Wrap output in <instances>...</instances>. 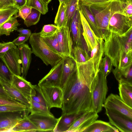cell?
Here are the masks:
<instances>
[{"label":"cell","mask_w":132,"mask_h":132,"mask_svg":"<svg viewBox=\"0 0 132 132\" xmlns=\"http://www.w3.org/2000/svg\"><path fill=\"white\" fill-rule=\"evenodd\" d=\"M79 12L82 28L83 36L88 50L90 52L97 44L99 38L95 34L80 10Z\"/></svg>","instance_id":"obj_17"},{"label":"cell","mask_w":132,"mask_h":132,"mask_svg":"<svg viewBox=\"0 0 132 132\" xmlns=\"http://www.w3.org/2000/svg\"><path fill=\"white\" fill-rule=\"evenodd\" d=\"M116 127L109 122L96 120L86 129L83 132H119Z\"/></svg>","instance_id":"obj_26"},{"label":"cell","mask_w":132,"mask_h":132,"mask_svg":"<svg viewBox=\"0 0 132 132\" xmlns=\"http://www.w3.org/2000/svg\"><path fill=\"white\" fill-rule=\"evenodd\" d=\"M108 0H79L78 3L88 7L92 5L105 2Z\"/></svg>","instance_id":"obj_48"},{"label":"cell","mask_w":132,"mask_h":132,"mask_svg":"<svg viewBox=\"0 0 132 132\" xmlns=\"http://www.w3.org/2000/svg\"><path fill=\"white\" fill-rule=\"evenodd\" d=\"M98 117L93 110L85 112L75 120L67 132H83Z\"/></svg>","instance_id":"obj_14"},{"label":"cell","mask_w":132,"mask_h":132,"mask_svg":"<svg viewBox=\"0 0 132 132\" xmlns=\"http://www.w3.org/2000/svg\"><path fill=\"white\" fill-rule=\"evenodd\" d=\"M65 9V3L64 2L60 3L54 21L55 24L59 28L62 27L67 26Z\"/></svg>","instance_id":"obj_31"},{"label":"cell","mask_w":132,"mask_h":132,"mask_svg":"<svg viewBox=\"0 0 132 132\" xmlns=\"http://www.w3.org/2000/svg\"><path fill=\"white\" fill-rule=\"evenodd\" d=\"M110 124L119 131L132 132V119L120 113L105 109Z\"/></svg>","instance_id":"obj_12"},{"label":"cell","mask_w":132,"mask_h":132,"mask_svg":"<svg viewBox=\"0 0 132 132\" xmlns=\"http://www.w3.org/2000/svg\"><path fill=\"white\" fill-rule=\"evenodd\" d=\"M42 38L47 45L53 52L63 58L65 56L62 51L56 33L50 36Z\"/></svg>","instance_id":"obj_29"},{"label":"cell","mask_w":132,"mask_h":132,"mask_svg":"<svg viewBox=\"0 0 132 132\" xmlns=\"http://www.w3.org/2000/svg\"><path fill=\"white\" fill-rule=\"evenodd\" d=\"M108 89L106 77L99 70L96 84L92 94V109L96 113L102 110Z\"/></svg>","instance_id":"obj_5"},{"label":"cell","mask_w":132,"mask_h":132,"mask_svg":"<svg viewBox=\"0 0 132 132\" xmlns=\"http://www.w3.org/2000/svg\"><path fill=\"white\" fill-rule=\"evenodd\" d=\"M56 35L62 51L65 56H72L73 42L69 28L62 27L60 28Z\"/></svg>","instance_id":"obj_16"},{"label":"cell","mask_w":132,"mask_h":132,"mask_svg":"<svg viewBox=\"0 0 132 132\" xmlns=\"http://www.w3.org/2000/svg\"><path fill=\"white\" fill-rule=\"evenodd\" d=\"M26 5L37 10L43 14L48 11V4L42 0H27Z\"/></svg>","instance_id":"obj_37"},{"label":"cell","mask_w":132,"mask_h":132,"mask_svg":"<svg viewBox=\"0 0 132 132\" xmlns=\"http://www.w3.org/2000/svg\"><path fill=\"white\" fill-rule=\"evenodd\" d=\"M16 18L14 15L9 19L0 26V32L1 35H9L11 33L17 30L18 27L20 25Z\"/></svg>","instance_id":"obj_28"},{"label":"cell","mask_w":132,"mask_h":132,"mask_svg":"<svg viewBox=\"0 0 132 132\" xmlns=\"http://www.w3.org/2000/svg\"><path fill=\"white\" fill-rule=\"evenodd\" d=\"M43 0L44 2L46 3L47 4H48L50 3L51 0Z\"/></svg>","instance_id":"obj_53"},{"label":"cell","mask_w":132,"mask_h":132,"mask_svg":"<svg viewBox=\"0 0 132 132\" xmlns=\"http://www.w3.org/2000/svg\"><path fill=\"white\" fill-rule=\"evenodd\" d=\"M19 10L11 6L0 9V26L11 17L18 13Z\"/></svg>","instance_id":"obj_36"},{"label":"cell","mask_w":132,"mask_h":132,"mask_svg":"<svg viewBox=\"0 0 132 132\" xmlns=\"http://www.w3.org/2000/svg\"><path fill=\"white\" fill-rule=\"evenodd\" d=\"M78 5L79 10L82 12L95 34L98 38H102V31L97 24L94 16L89 7L79 3Z\"/></svg>","instance_id":"obj_22"},{"label":"cell","mask_w":132,"mask_h":132,"mask_svg":"<svg viewBox=\"0 0 132 132\" xmlns=\"http://www.w3.org/2000/svg\"><path fill=\"white\" fill-rule=\"evenodd\" d=\"M32 8L26 5L19 9L18 13L14 16L16 18H20L24 20L30 13Z\"/></svg>","instance_id":"obj_44"},{"label":"cell","mask_w":132,"mask_h":132,"mask_svg":"<svg viewBox=\"0 0 132 132\" xmlns=\"http://www.w3.org/2000/svg\"><path fill=\"white\" fill-rule=\"evenodd\" d=\"M0 82L6 92L11 97L30 108V102L28 99L13 86L11 83L0 78Z\"/></svg>","instance_id":"obj_21"},{"label":"cell","mask_w":132,"mask_h":132,"mask_svg":"<svg viewBox=\"0 0 132 132\" xmlns=\"http://www.w3.org/2000/svg\"><path fill=\"white\" fill-rule=\"evenodd\" d=\"M113 65L110 59L107 56L105 55L104 57L102 59L100 70L106 77L112 71Z\"/></svg>","instance_id":"obj_40"},{"label":"cell","mask_w":132,"mask_h":132,"mask_svg":"<svg viewBox=\"0 0 132 132\" xmlns=\"http://www.w3.org/2000/svg\"><path fill=\"white\" fill-rule=\"evenodd\" d=\"M30 112L29 108L22 111L0 112V132L10 131L21 119Z\"/></svg>","instance_id":"obj_8"},{"label":"cell","mask_w":132,"mask_h":132,"mask_svg":"<svg viewBox=\"0 0 132 132\" xmlns=\"http://www.w3.org/2000/svg\"><path fill=\"white\" fill-rule=\"evenodd\" d=\"M132 28V17L123 14L116 13L110 18L108 28L110 32L121 35Z\"/></svg>","instance_id":"obj_9"},{"label":"cell","mask_w":132,"mask_h":132,"mask_svg":"<svg viewBox=\"0 0 132 132\" xmlns=\"http://www.w3.org/2000/svg\"><path fill=\"white\" fill-rule=\"evenodd\" d=\"M0 94L11 97L4 90L2 85L0 82ZM12 98V97H11Z\"/></svg>","instance_id":"obj_52"},{"label":"cell","mask_w":132,"mask_h":132,"mask_svg":"<svg viewBox=\"0 0 132 132\" xmlns=\"http://www.w3.org/2000/svg\"><path fill=\"white\" fill-rule=\"evenodd\" d=\"M14 75L0 56V78L11 83Z\"/></svg>","instance_id":"obj_35"},{"label":"cell","mask_w":132,"mask_h":132,"mask_svg":"<svg viewBox=\"0 0 132 132\" xmlns=\"http://www.w3.org/2000/svg\"><path fill=\"white\" fill-rule=\"evenodd\" d=\"M16 47L12 42L0 43V56H2L10 49Z\"/></svg>","instance_id":"obj_45"},{"label":"cell","mask_w":132,"mask_h":132,"mask_svg":"<svg viewBox=\"0 0 132 132\" xmlns=\"http://www.w3.org/2000/svg\"><path fill=\"white\" fill-rule=\"evenodd\" d=\"M30 36L27 35H20L12 42L16 46L23 44L29 39Z\"/></svg>","instance_id":"obj_46"},{"label":"cell","mask_w":132,"mask_h":132,"mask_svg":"<svg viewBox=\"0 0 132 132\" xmlns=\"http://www.w3.org/2000/svg\"><path fill=\"white\" fill-rule=\"evenodd\" d=\"M103 39L104 55L114 67L124 69L132 65V28L121 35L110 32Z\"/></svg>","instance_id":"obj_2"},{"label":"cell","mask_w":132,"mask_h":132,"mask_svg":"<svg viewBox=\"0 0 132 132\" xmlns=\"http://www.w3.org/2000/svg\"><path fill=\"white\" fill-rule=\"evenodd\" d=\"M72 55L76 62L78 63H85L90 59V53L78 46L73 47Z\"/></svg>","instance_id":"obj_30"},{"label":"cell","mask_w":132,"mask_h":132,"mask_svg":"<svg viewBox=\"0 0 132 132\" xmlns=\"http://www.w3.org/2000/svg\"><path fill=\"white\" fill-rule=\"evenodd\" d=\"M41 14L38 11L32 8L30 13L24 20V24L28 27L37 24L40 20Z\"/></svg>","instance_id":"obj_38"},{"label":"cell","mask_w":132,"mask_h":132,"mask_svg":"<svg viewBox=\"0 0 132 132\" xmlns=\"http://www.w3.org/2000/svg\"><path fill=\"white\" fill-rule=\"evenodd\" d=\"M83 113L62 115L53 132H67L75 120Z\"/></svg>","instance_id":"obj_25"},{"label":"cell","mask_w":132,"mask_h":132,"mask_svg":"<svg viewBox=\"0 0 132 132\" xmlns=\"http://www.w3.org/2000/svg\"><path fill=\"white\" fill-rule=\"evenodd\" d=\"M78 1H79V0H77Z\"/></svg>","instance_id":"obj_56"},{"label":"cell","mask_w":132,"mask_h":132,"mask_svg":"<svg viewBox=\"0 0 132 132\" xmlns=\"http://www.w3.org/2000/svg\"><path fill=\"white\" fill-rule=\"evenodd\" d=\"M118 82L119 96L126 104L132 108V82L121 79Z\"/></svg>","instance_id":"obj_23"},{"label":"cell","mask_w":132,"mask_h":132,"mask_svg":"<svg viewBox=\"0 0 132 132\" xmlns=\"http://www.w3.org/2000/svg\"><path fill=\"white\" fill-rule=\"evenodd\" d=\"M124 11L126 15L132 17V0H126Z\"/></svg>","instance_id":"obj_47"},{"label":"cell","mask_w":132,"mask_h":132,"mask_svg":"<svg viewBox=\"0 0 132 132\" xmlns=\"http://www.w3.org/2000/svg\"><path fill=\"white\" fill-rule=\"evenodd\" d=\"M62 61L60 86L61 88L77 67L76 62L72 56H65L63 59Z\"/></svg>","instance_id":"obj_19"},{"label":"cell","mask_w":132,"mask_h":132,"mask_svg":"<svg viewBox=\"0 0 132 132\" xmlns=\"http://www.w3.org/2000/svg\"><path fill=\"white\" fill-rule=\"evenodd\" d=\"M62 60L52 67L49 72L41 80L38 85L47 86H60Z\"/></svg>","instance_id":"obj_15"},{"label":"cell","mask_w":132,"mask_h":132,"mask_svg":"<svg viewBox=\"0 0 132 132\" xmlns=\"http://www.w3.org/2000/svg\"><path fill=\"white\" fill-rule=\"evenodd\" d=\"M29 101V109L31 114L53 116L50 112V110L46 106L34 101L31 99Z\"/></svg>","instance_id":"obj_33"},{"label":"cell","mask_w":132,"mask_h":132,"mask_svg":"<svg viewBox=\"0 0 132 132\" xmlns=\"http://www.w3.org/2000/svg\"><path fill=\"white\" fill-rule=\"evenodd\" d=\"M7 105L29 108L11 97L0 94V105Z\"/></svg>","instance_id":"obj_39"},{"label":"cell","mask_w":132,"mask_h":132,"mask_svg":"<svg viewBox=\"0 0 132 132\" xmlns=\"http://www.w3.org/2000/svg\"><path fill=\"white\" fill-rule=\"evenodd\" d=\"M10 131L38 132V130L36 126L26 116L21 119Z\"/></svg>","instance_id":"obj_27"},{"label":"cell","mask_w":132,"mask_h":132,"mask_svg":"<svg viewBox=\"0 0 132 132\" xmlns=\"http://www.w3.org/2000/svg\"><path fill=\"white\" fill-rule=\"evenodd\" d=\"M29 108L10 105H0V112L22 111Z\"/></svg>","instance_id":"obj_43"},{"label":"cell","mask_w":132,"mask_h":132,"mask_svg":"<svg viewBox=\"0 0 132 132\" xmlns=\"http://www.w3.org/2000/svg\"><path fill=\"white\" fill-rule=\"evenodd\" d=\"M11 84L29 100L31 97L36 93L33 85L21 76L14 75Z\"/></svg>","instance_id":"obj_18"},{"label":"cell","mask_w":132,"mask_h":132,"mask_svg":"<svg viewBox=\"0 0 132 132\" xmlns=\"http://www.w3.org/2000/svg\"><path fill=\"white\" fill-rule=\"evenodd\" d=\"M33 86L36 91V93L34 95L31 97L30 99H31L34 101L46 106L48 108V106L38 91L37 85H33Z\"/></svg>","instance_id":"obj_42"},{"label":"cell","mask_w":132,"mask_h":132,"mask_svg":"<svg viewBox=\"0 0 132 132\" xmlns=\"http://www.w3.org/2000/svg\"><path fill=\"white\" fill-rule=\"evenodd\" d=\"M27 117L37 128L38 132L53 131L60 119L54 116L31 114Z\"/></svg>","instance_id":"obj_11"},{"label":"cell","mask_w":132,"mask_h":132,"mask_svg":"<svg viewBox=\"0 0 132 132\" xmlns=\"http://www.w3.org/2000/svg\"><path fill=\"white\" fill-rule=\"evenodd\" d=\"M112 71L118 82L121 79L132 82V66L125 69H119L115 67Z\"/></svg>","instance_id":"obj_32"},{"label":"cell","mask_w":132,"mask_h":132,"mask_svg":"<svg viewBox=\"0 0 132 132\" xmlns=\"http://www.w3.org/2000/svg\"><path fill=\"white\" fill-rule=\"evenodd\" d=\"M11 6L15 7L13 0H0V9Z\"/></svg>","instance_id":"obj_49"},{"label":"cell","mask_w":132,"mask_h":132,"mask_svg":"<svg viewBox=\"0 0 132 132\" xmlns=\"http://www.w3.org/2000/svg\"><path fill=\"white\" fill-rule=\"evenodd\" d=\"M20 59L21 62V76L25 78L30 67L31 62V48L28 44L24 43L18 46Z\"/></svg>","instance_id":"obj_20"},{"label":"cell","mask_w":132,"mask_h":132,"mask_svg":"<svg viewBox=\"0 0 132 132\" xmlns=\"http://www.w3.org/2000/svg\"><path fill=\"white\" fill-rule=\"evenodd\" d=\"M104 43L103 39L99 38L98 44L90 52V59L92 61L95 69L98 72L104 55Z\"/></svg>","instance_id":"obj_24"},{"label":"cell","mask_w":132,"mask_h":132,"mask_svg":"<svg viewBox=\"0 0 132 132\" xmlns=\"http://www.w3.org/2000/svg\"><path fill=\"white\" fill-rule=\"evenodd\" d=\"M69 29L73 42V47L78 46L89 53L82 35V28L78 5L71 20Z\"/></svg>","instance_id":"obj_7"},{"label":"cell","mask_w":132,"mask_h":132,"mask_svg":"<svg viewBox=\"0 0 132 132\" xmlns=\"http://www.w3.org/2000/svg\"><path fill=\"white\" fill-rule=\"evenodd\" d=\"M60 3H61L62 2H64L65 4L66 3L67 0H59Z\"/></svg>","instance_id":"obj_54"},{"label":"cell","mask_w":132,"mask_h":132,"mask_svg":"<svg viewBox=\"0 0 132 132\" xmlns=\"http://www.w3.org/2000/svg\"><path fill=\"white\" fill-rule=\"evenodd\" d=\"M126 0H108L88 7L94 16L97 24L102 31L103 39L110 32L108 25L112 16L116 13L126 15L124 9Z\"/></svg>","instance_id":"obj_3"},{"label":"cell","mask_w":132,"mask_h":132,"mask_svg":"<svg viewBox=\"0 0 132 132\" xmlns=\"http://www.w3.org/2000/svg\"><path fill=\"white\" fill-rule=\"evenodd\" d=\"M29 42L32 53L39 58L47 66L50 65L52 67L63 59L50 49L39 32L32 34L29 39Z\"/></svg>","instance_id":"obj_4"},{"label":"cell","mask_w":132,"mask_h":132,"mask_svg":"<svg viewBox=\"0 0 132 132\" xmlns=\"http://www.w3.org/2000/svg\"><path fill=\"white\" fill-rule=\"evenodd\" d=\"M76 70L61 88L63 93L62 115L83 113L93 110L92 94L97 80L91 59L77 63Z\"/></svg>","instance_id":"obj_1"},{"label":"cell","mask_w":132,"mask_h":132,"mask_svg":"<svg viewBox=\"0 0 132 132\" xmlns=\"http://www.w3.org/2000/svg\"><path fill=\"white\" fill-rule=\"evenodd\" d=\"M1 56L14 75H21V62L18 47H16L10 49Z\"/></svg>","instance_id":"obj_13"},{"label":"cell","mask_w":132,"mask_h":132,"mask_svg":"<svg viewBox=\"0 0 132 132\" xmlns=\"http://www.w3.org/2000/svg\"><path fill=\"white\" fill-rule=\"evenodd\" d=\"M103 107L105 109L120 113L132 119V108L126 104L117 94H110L106 98Z\"/></svg>","instance_id":"obj_10"},{"label":"cell","mask_w":132,"mask_h":132,"mask_svg":"<svg viewBox=\"0 0 132 132\" xmlns=\"http://www.w3.org/2000/svg\"><path fill=\"white\" fill-rule=\"evenodd\" d=\"M1 33H0V36H1Z\"/></svg>","instance_id":"obj_55"},{"label":"cell","mask_w":132,"mask_h":132,"mask_svg":"<svg viewBox=\"0 0 132 132\" xmlns=\"http://www.w3.org/2000/svg\"><path fill=\"white\" fill-rule=\"evenodd\" d=\"M78 1L77 0H67L65 3V14L67 26L69 28L72 18L78 6Z\"/></svg>","instance_id":"obj_34"},{"label":"cell","mask_w":132,"mask_h":132,"mask_svg":"<svg viewBox=\"0 0 132 132\" xmlns=\"http://www.w3.org/2000/svg\"><path fill=\"white\" fill-rule=\"evenodd\" d=\"M27 0H13L14 7L19 10L26 5Z\"/></svg>","instance_id":"obj_50"},{"label":"cell","mask_w":132,"mask_h":132,"mask_svg":"<svg viewBox=\"0 0 132 132\" xmlns=\"http://www.w3.org/2000/svg\"><path fill=\"white\" fill-rule=\"evenodd\" d=\"M17 31L19 32V35H27L30 36L31 35L32 33L30 30L28 29H26L21 28L18 29Z\"/></svg>","instance_id":"obj_51"},{"label":"cell","mask_w":132,"mask_h":132,"mask_svg":"<svg viewBox=\"0 0 132 132\" xmlns=\"http://www.w3.org/2000/svg\"><path fill=\"white\" fill-rule=\"evenodd\" d=\"M59 29L60 28L56 25L53 24L45 25L39 33L42 37H48L56 33Z\"/></svg>","instance_id":"obj_41"},{"label":"cell","mask_w":132,"mask_h":132,"mask_svg":"<svg viewBox=\"0 0 132 132\" xmlns=\"http://www.w3.org/2000/svg\"><path fill=\"white\" fill-rule=\"evenodd\" d=\"M37 88L49 109L52 108H61L63 93L60 87L38 85Z\"/></svg>","instance_id":"obj_6"}]
</instances>
